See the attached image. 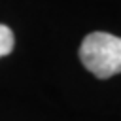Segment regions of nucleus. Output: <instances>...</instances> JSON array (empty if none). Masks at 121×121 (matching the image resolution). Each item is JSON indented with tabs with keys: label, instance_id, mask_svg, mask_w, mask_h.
Segmentation results:
<instances>
[{
	"label": "nucleus",
	"instance_id": "obj_1",
	"mask_svg": "<svg viewBox=\"0 0 121 121\" xmlns=\"http://www.w3.org/2000/svg\"><path fill=\"white\" fill-rule=\"evenodd\" d=\"M79 60L96 78L106 79L121 72V38L108 32H91L79 47Z\"/></svg>",
	"mask_w": 121,
	"mask_h": 121
},
{
	"label": "nucleus",
	"instance_id": "obj_2",
	"mask_svg": "<svg viewBox=\"0 0 121 121\" xmlns=\"http://www.w3.org/2000/svg\"><path fill=\"white\" fill-rule=\"evenodd\" d=\"M13 45H15V36H13L11 28L6 25H0V57L9 55Z\"/></svg>",
	"mask_w": 121,
	"mask_h": 121
}]
</instances>
